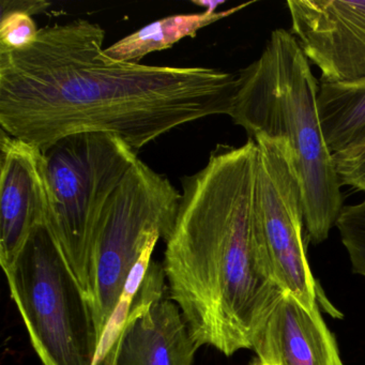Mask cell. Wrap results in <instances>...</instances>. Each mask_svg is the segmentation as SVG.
I'll return each mask as SVG.
<instances>
[{
	"label": "cell",
	"mask_w": 365,
	"mask_h": 365,
	"mask_svg": "<svg viewBox=\"0 0 365 365\" xmlns=\"http://www.w3.org/2000/svg\"><path fill=\"white\" fill-rule=\"evenodd\" d=\"M106 31L84 19L40 29L23 50L0 52V125L46 153L73 134L118 135L134 150L185 123L227 115L237 74L202 67L114 63Z\"/></svg>",
	"instance_id": "cell-1"
},
{
	"label": "cell",
	"mask_w": 365,
	"mask_h": 365,
	"mask_svg": "<svg viewBox=\"0 0 365 365\" xmlns=\"http://www.w3.org/2000/svg\"><path fill=\"white\" fill-rule=\"evenodd\" d=\"M258 147L219 145L206 165L182 180L163 270L198 347L230 356L253 349L284 294L267 266L256 232Z\"/></svg>",
	"instance_id": "cell-2"
},
{
	"label": "cell",
	"mask_w": 365,
	"mask_h": 365,
	"mask_svg": "<svg viewBox=\"0 0 365 365\" xmlns=\"http://www.w3.org/2000/svg\"><path fill=\"white\" fill-rule=\"evenodd\" d=\"M230 117L249 134L287 144L300 182L305 230L327 240L343 207L339 175L318 113L317 81L296 38L275 29L257 61L240 70Z\"/></svg>",
	"instance_id": "cell-3"
},
{
	"label": "cell",
	"mask_w": 365,
	"mask_h": 365,
	"mask_svg": "<svg viewBox=\"0 0 365 365\" xmlns=\"http://www.w3.org/2000/svg\"><path fill=\"white\" fill-rule=\"evenodd\" d=\"M5 273L43 365H96L101 339L91 300L48 226L31 234Z\"/></svg>",
	"instance_id": "cell-4"
},
{
	"label": "cell",
	"mask_w": 365,
	"mask_h": 365,
	"mask_svg": "<svg viewBox=\"0 0 365 365\" xmlns=\"http://www.w3.org/2000/svg\"><path fill=\"white\" fill-rule=\"evenodd\" d=\"M44 155L53 198L48 228L91 300V252L98 224L140 158L125 140L102 132L67 136Z\"/></svg>",
	"instance_id": "cell-5"
},
{
	"label": "cell",
	"mask_w": 365,
	"mask_h": 365,
	"mask_svg": "<svg viewBox=\"0 0 365 365\" xmlns=\"http://www.w3.org/2000/svg\"><path fill=\"white\" fill-rule=\"evenodd\" d=\"M180 200L170 179L140 159L113 194L91 252V302L100 339L145 250L170 237Z\"/></svg>",
	"instance_id": "cell-6"
},
{
	"label": "cell",
	"mask_w": 365,
	"mask_h": 365,
	"mask_svg": "<svg viewBox=\"0 0 365 365\" xmlns=\"http://www.w3.org/2000/svg\"><path fill=\"white\" fill-rule=\"evenodd\" d=\"M258 147L256 168V232L271 275L282 292L315 311L316 284L305 250L304 209L300 182L289 147L264 134L253 136Z\"/></svg>",
	"instance_id": "cell-7"
},
{
	"label": "cell",
	"mask_w": 365,
	"mask_h": 365,
	"mask_svg": "<svg viewBox=\"0 0 365 365\" xmlns=\"http://www.w3.org/2000/svg\"><path fill=\"white\" fill-rule=\"evenodd\" d=\"M292 31L322 83L365 78V1L288 0Z\"/></svg>",
	"instance_id": "cell-8"
},
{
	"label": "cell",
	"mask_w": 365,
	"mask_h": 365,
	"mask_svg": "<svg viewBox=\"0 0 365 365\" xmlns=\"http://www.w3.org/2000/svg\"><path fill=\"white\" fill-rule=\"evenodd\" d=\"M164 279L163 267L150 262L108 365L193 364L200 347L178 305L164 297Z\"/></svg>",
	"instance_id": "cell-9"
},
{
	"label": "cell",
	"mask_w": 365,
	"mask_h": 365,
	"mask_svg": "<svg viewBox=\"0 0 365 365\" xmlns=\"http://www.w3.org/2000/svg\"><path fill=\"white\" fill-rule=\"evenodd\" d=\"M0 165V264L6 272L31 234L50 225L53 198L39 147L3 131Z\"/></svg>",
	"instance_id": "cell-10"
},
{
	"label": "cell",
	"mask_w": 365,
	"mask_h": 365,
	"mask_svg": "<svg viewBox=\"0 0 365 365\" xmlns=\"http://www.w3.org/2000/svg\"><path fill=\"white\" fill-rule=\"evenodd\" d=\"M264 365H344L319 309L309 311L284 292L253 345Z\"/></svg>",
	"instance_id": "cell-11"
},
{
	"label": "cell",
	"mask_w": 365,
	"mask_h": 365,
	"mask_svg": "<svg viewBox=\"0 0 365 365\" xmlns=\"http://www.w3.org/2000/svg\"><path fill=\"white\" fill-rule=\"evenodd\" d=\"M250 5L252 3L243 4L217 14L204 11L161 19L104 48L102 56L114 63H140L147 55L173 48L185 38H195L200 29L228 18Z\"/></svg>",
	"instance_id": "cell-12"
},
{
	"label": "cell",
	"mask_w": 365,
	"mask_h": 365,
	"mask_svg": "<svg viewBox=\"0 0 365 365\" xmlns=\"http://www.w3.org/2000/svg\"><path fill=\"white\" fill-rule=\"evenodd\" d=\"M317 106L332 155L365 145V78L347 84L322 83Z\"/></svg>",
	"instance_id": "cell-13"
},
{
	"label": "cell",
	"mask_w": 365,
	"mask_h": 365,
	"mask_svg": "<svg viewBox=\"0 0 365 365\" xmlns=\"http://www.w3.org/2000/svg\"><path fill=\"white\" fill-rule=\"evenodd\" d=\"M335 226L347 250L354 272L365 277V200L344 207Z\"/></svg>",
	"instance_id": "cell-14"
},
{
	"label": "cell",
	"mask_w": 365,
	"mask_h": 365,
	"mask_svg": "<svg viewBox=\"0 0 365 365\" xmlns=\"http://www.w3.org/2000/svg\"><path fill=\"white\" fill-rule=\"evenodd\" d=\"M39 31L31 14L19 10L1 11L0 52L29 48L37 39Z\"/></svg>",
	"instance_id": "cell-15"
},
{
	"label": "cell",
	"mask_w": 365,
	"mask_h": 365,
	"mask_svg": "<svg viewBox=\"0 0 365 365\" xmlns=\"http://www.w3.org/2000/svg\"><path fill=\"white\" fill-rule=\"evenodd\" d=\"M339 182L365 192V145L333 155Z\"/></svg>",
	"instance_id": "cell-16"
},
{
	"label": "cell",
	"mask_w": 365,
	"mask_h": 365,
	"mask_svg": "<svg viewBox=\"0 0 365 365\" xmlns=\"http://www.w3.org/2000/svg\"><path fill=\"white\" fill-rule=\"evenodd\" d=\"M51 4L46 3V1H8V0H3L1 1V11H10V10H19V11L26 12L31 14H42L46 11V8L50 7Z\"/></svg>",
	"instance_id": "cell-17"
},
{
	"label": "cell",
	"mask_w": 365,
	"mask_h": 365,
	"mask_svg": "<svg viewBox=\"0 0 365 365\" xmlns=\"http://www.w3.org/2000/svg\"><path fill=\"white\" fill-rule=\"evenodd\" d=\"M192 4L205 9V12L217 14V8L223 5L224 1H217V0H193Z\"/></svg>",
	"instance_id": "cell-18"
},
{
	"label": "cell",
	"mask_w": 365,
	"mask_h": 365,
	"mask_svg": "<svg viewBox=\"0 0 365 365\" xmlns=\"http://www.w3.org/2000/svg\"><path fill=\"white\" fill-rule=\"evenodd\" d=\"M250 365H264V363L262 362V361L259 360V359L256 358L254 359L253 361H252L251 364Z\"/></svg>",
	"instance_id": "cell-19"
}]
</instances>
